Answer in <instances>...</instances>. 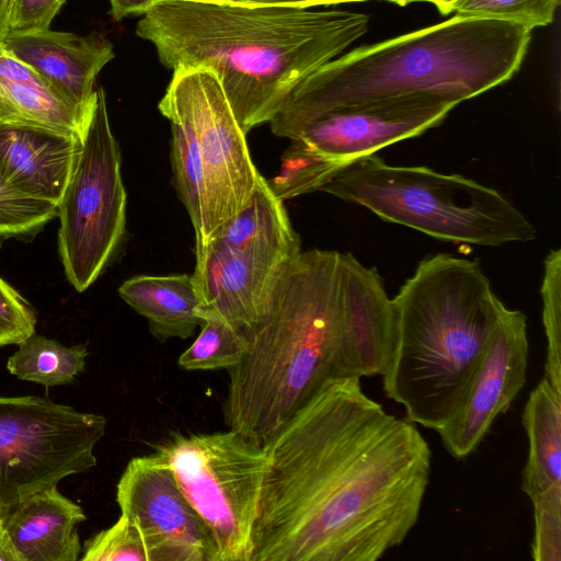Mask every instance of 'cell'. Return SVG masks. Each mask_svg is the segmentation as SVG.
I'll return each instance as SVG.
<instances>
[{
    "label": "cell",
    "mask_w": 561,
    "mask_h": 561,
    "mask_svg": "<svg viewBox=\"0 0 561 561\" xmlns=\"http://www.w3.org/2000/svg\"><path fill=\"white\" fill-rule=\"evenodd\" d=\"M1 42L84 116L91 115L98 95L96 77L115 57L106 37L47 28L10 34Z\"/></svg>",
    "instance_id": "cell-15"
},
{
    "label": "cell",
    "mask_w": 561,
    "mask_h": 561,
    "mask_svg": "<svg viewBox=\"0 0 561 561\" xmlns=\"http://www.w3.org/2000/svg\"><path fill=\"white\" fill-rule=\"evenodd\" d=\"M81 148L58 205V252L70 285L82 293L107 267L126 228L127 194L105 91L98 88Z\"/></svg>",
    "instance_id": "cell-8"
},
{
    "label": "cell",
    "mask_w": 561,
    "mask_h": 561,
    "mask_svg": "<svg viewBox=\"0 0 561 561\" xmlns=\"http://www.w3.org/2000/svg\"><path fill=\"white\" fill-rule=\"evenodd\" d=\"M0 561H14L12 554L5 547L1 537H0Z\"/></svg>",
    "instance_id": "cell-37"
},
{
    "label": "cell",
    "mask_w": 561,
    "mask_h": 561,
    "mask_svg": "<svg viewBox=\"0 0 561 561\" xmlns=\"http://www.w3.org/2000/svg\"><path fill=\"white\" fill-rule=\"evenodd\" d=\"M391 301L396 334L383 391L408 421L437 432L506 307L478 261L446 253L422 260Z\"/></svg>",
    "instance_id": "cell-5"
},
{
    "label": "cell",
    "mask_w": 561,
    "mask_h": 561,
    "mask_svg": "<svg viewBox=\"0 0 561 561\" xmlns=\"http://www.w3.org/2000/svg\"><path fill=\"white\" fill-rule=\"evenodd\" d=\"M35 325L33 307L0 276V346L21 343L35 332Z\"/></svg>",
    "instance_id": "cell-31"
},
{
    "label": "cell",
    "mask_w": 561,
    "mask_h": 561,
    "mask_svg": "<svg viewBox=\"0 0 561 561\" xmlns=\"http://www.w3.org/2000/svg\"><path fill=\"white\" fill-rule=\"evenodd\" d=\"M195 253L192 276L199 308L217 312L247 334L261 318L277 277L289 261L233 250L216 239L195 247Z\"/></svg>",
    "instance_id": "cell-14"
},
{
    "label": "cell",
    "mask_w": 561,
    "mask_h": 561,
    "mask_svg": "<svg viewBox=\"0 0 561 561\" xmlns=\"http://www.w3.org/2000/svg\"><path fill=\"white\" fill-rule=\"evenodd\" d=\"M348 163L320 152L301 139H293L282 156L278 174L266 183L271 192L284 202L320 191Z\"/></svg>",
    "instance_id": "cell-24"
},
{
    "label": "cell",
    "mask_w": 561,
    "mask_h": 561,
    "mask_svg": "<svg viewBox=\"0 0 561 561\" xmlns=\"http://www.w3.org/2000/svg\"><path fill=\"white\" fill-rule=\"evenodd\" d=\"M534 506L535 561L561 560V488L552 489L531 501Z\"/></svg>",
    "instance_id": "cell-30"
},
{
    "label": "cell",
    "mask_w": 561,
    "mask_h": 561,
    "mask_svg": "<svg viewBox=\"0 0 561 561\" xmlns=\"http://www.w3.org/2000/svg\"><path fill=\"white\" fill-rule=\"evenodd\" d=\"M369 21L345 10L164 0L139 20L136 34L169 69L211 71L247 135L359 39Z\"/></svg>",
    "instance_id": "cell-2"
},
{
    "label": "cell",
    "mask_w": 561,
    "mask_h": 561,
    "mask_svg": "<svg viewBox=\"0 0 561 561\" xmlns=\"http://www.w3.org/2000/svg\"><path fill=\"white\" fill-rule=\"evenodd\" d=\"M11 0H0V41L5 36V22Z\"/></svg>",
    "instance_id": "cell-35"
},
{
    "label": "cell",
    "mask_w": 561,
    "mask_h": 561,
    "mask_svg": "<svg viewBox=\"0 0 561 561\" xmlns=\"http://www.w3.org/2000/svg\"><path fill=\"white\" fill-rule=\"evenodd\" d=\"M250 561H376L415 526L431 448L360 378H334L263 446Z\"/></svg>",
    "instance_id": "cell-1"
},
{
    "label": "cell",
    "mask_w": 561,
    "mask_h": 561,
    "mask_svg": "<svg viewBox=\"0 0 561 561\" xmlns=\"http://www.w3.org/2000/svg\"><path fill=\"white\" fill-rule=\"evenodd\" d=\"M171 124L172 180L195 231V245L205 230L204 178L199 149L190 124L171 111H160Z\"/></svg>",
    "instance_id": "cell-23"
},
{
    "label": "cell",
    "mask_w": 561,
    "mask_h": 561,
    "mask_svg": "<svg viewBox=\"0 0 561 561\" xmlns=\"http://www.w3.org/2000/svg\"><path fill=\"white\" fill-rule=\"evenodd\" d=\"M163 0H108L110 14L115 21L128 15H145Z\"/></svg>",
    "instance_id": "cell-33"
},
{
    "label": "cell",
    "mask_w": 561,
    "mask_h": 561,
    "mask_svg": "<svg viewBox=\"0 0 561 561\" xmlns=\"http://www.w3.org/2000/svg\"><path fill=\"white\" fill-rule=\"evenodd\" d=\"M83 561H149L147 549L137 525L126 515L111 527L84 542Z\"/></svg>",
    "instance_id": "cell-29"
},
{
    "label": "cell",
    "mask_w": 561,
    "mask_h": 561,
    "mask_svg": "<svg viewBox=\"0 0 561 561\" xmlns=\"http://www.w3.org/2000/svg\"><path fill=\"white\" fill-rule=\"evenodd\" d=\"M85 519L80 505L55 486L0 514V537L14 561H77L78 525Z\"/></svg>",
    "instance_id": "cell-16"
},
{
    "label": "cell",
    "mask_w": 561,
    "mask_h": 561,
    "mask_svg": "<svg viewBox=\"0 0 561 561\" xmlns=\"http://www.w3.org/2000/svg\"><path fill=\"white\" fill-rule=\"evenodd\" d=\"M522 422L529 451L520 488L534 501L561 488V394L546 377L529 393Z\"/></svg>",
    "instance_id": "cell-21"
},
{
    "label": "cell",
    "mask_w": 561,
    "mask_h": 561,
    "mask_svg": "<svg viewBox=\"0 0 561 561\" xmlns=\"http://www.w3.org/2000/svg\"><path fill=\"white\" fill-rule=\"evenodd\" d=\"M350 2H362V0H232L231 3L243 5H278L307 9Z\"/></svg>",
    "instance_id": "cell-34"
},
{
    "label": "cell",
    "mask_w": 561,
    "mask_h": 561,
    "mask_svg": "<svg viewBox=\"0 0 561 561\" xmlns=\"http://www.w3.org/2000/svg\"><path fill=\"white\" fill-rule=\"evenodd\" d=\"M118 295L147 319L150 333L162 343L191 337L202 323L192 275H137L119 286Z\"/></svg>",
    "instance_id": "cell-19"
},
{
    "label": "cell",
    "mask_w": 561,
    "mask_h": 561,
    "mask_svg": "<svg viewBox=\"0 0 561 561\" xmlns=\"http://www.w3.org/2000/svg\"><path fill=\"white\" fill-rule=\"evenodd\" d=\"M376 273L335 250L301 251L284 266L247 332L245 354L228 369V428L264 446L327 381L339 378L350 310Z\"/></svg>",
    "instance_id": "cell-3"
},
{
    "label": "cell",
    "mask_w": 561,
    "mask_h": 561,
    "mask_svg": "<svg viewBox=\"0 0 561 561\" xmlns=\"http://www.w3.org/2000/svg\"><path fill=\"white\" fill-rule=\"evenodd\" d=\"M455 106L435 98H405L339 107L302 122L286 138L351 162L438 126Z\"/></svg>",
    "instance_id": "cell-13"
},
{
    "label": "cell",
    "mask_w": 561,
    "mask_h": 561,
    "mask_svg": "<svg viewBox=\"0 0 561 561\" xmlns=\"http://www.w3.org/2000/svg\"><path fill=\"white\" fill-rule=\"evenodd\" d=\"M547 340L545 377L561 394V250H551L543 263L540 288Z\"/></svg>",
    "instance_id": "cell-26"
},
{
    "label": "cell",
    "mask_w": 561,
    "mask_h": 561,
    "mask_svg": "<svg viewBox=\"0 0 561 561\" xmlns=\"http://www.w3.org/2000/svg\"><path fill=\"white\" fill-rule=\"evenodd\" d=\"M0 513H1V510H0Z\"/></svg>",
    "instance_id": "cell-39"
},
{
    "label": "cell",
    "mask_w": 561,
    "mask_h": 561,
    "mask_svg": "<svg viewBox=\"0 0 561 561\" xmlns=\"http://www.w3.org/2000/svg\"><path fill=\"white\" fill-rule=\"evenodd\" d=\"M121 514L139 528L149 561H213L208 529L156 451L133 458L116 485Z\"/></svg>",
    "instance_id": "cell-11"
},
{
    "label": "cell",
    "mask_w": 561,
    "mask_h": 561,
    "mask_svg": "<svg viewBox=\"0 0 561 561\" xmlns=\"http://www.w3.org/2000/svg\"><path fill=\"white\" fill-rule=\"evenodd\" d=\"M560 0H450L449 13L503 20L530 30L550 24Z\"/></svg>",
    "instance_id": "cell-28"
},
{
    "label": "cell",
    "mask_w": 561,
    "mask_h": 561,
    "mask_svg": "<svg viewBox=\"0 0 561 561\" xmlns=\"http://www.w3.org/2000/svg\"><path fill=\"white\" fill-rule=\"evenodd\" d=\"M202 319L196 340L178 359L185 370L230 369L236 366L248 348L247 334L231 325L217 312L197 309Z\"/></svg>",
    "instance_id": "cell-25"
},
{
    "label": "cell",
    "mask_w": 561,
    "mask_h": 561,
    "mask_svg": "<svg viewBox=\"0 0 561 561\" xmlns=\"http://www.w3.org/2000/svg\"><path fill=\"white\" fill-rule=\"evenodd\" d=\"M531 30L510 21L455 16L327 62L291 93L270 122L287 137L320 113L386 100L435 98L455 105L513 77Z\"/></svg>",
    "instance_id": "cell-4"
},
{
    "label": "cell",
    "mask_w": 561,
    "mask_h": 561,
    "mask_svg": "<svg viewBox=\"0 0 561 561\" xmlns=\"http://www.w3.org/2000/svg\"><path fill=\"white\" fill-rule=\"evenodd\" d=\"M106 419L35 397H0V510L96 466Z\"/></svg>",
    "instance_id": "cell-9"
},
{
    "label": "cell",
    "mask_w": 561,
    "mask_h": 561,
    "mask_svg": "<svg viewBox=\"0 0 561 561\" xmlns=\"http://www.w3.org/2000/svg\"><path fill=\"white\" fill-rule=\"evenodd\" d=\"M528 355L526 316L505 308L454 413L437 431L453 457L473 453L508 410L526 382Z\"/></svg>",
    "instance_id": "cell-12"
},
{
    "label": "cell",
    "mask_w": 561,
    "mask_h": 561,
    "mask_svg": "<svg viewBox=\"0 0 561 561\" xmlns=\"http://www.w3.org/2000/svg\"><path fill=\"white\" fill-rule=\"evenodd\" d=\"M8 362V371L20 380L45 387L70 383L84 370L89 352L84 345L65 346L34 332L18 344Z\"/></svg>",
    "instance_id": "cell-22"
},
{
    "label": "cell",
    "mask_w": 561,
    "mask_h": 561,
    "mask_svg": "<svg viewBox=\"0 0 561 561\" xmlns=\"http://www.w3.org/2000/svg\"><path fill=\"white\" fill-rule=\"evenodd\" d=\"M164 1V0H163ZM196 1H205V2H226L231 3L232 0H196Z\"/></svg>",
    "instance_id": "cell-38"
},
{
    "label": "cell",
    "mask_w": 561,
    "mask_h": 561,
    "mask_svg": "<svg viewBox=\"0 0 561 561\" xmlns=\"http://www.w3.org/2000/svg\"><path fill=\"white\" fill-rule=\"evenodd\" d=\"M154 451L205 523L213 561H250L266 471L263 446L229 428L173 434Z\"/></svg>",
    "instance_id": "cell-7"
},
{
    "label": "cell",
    "mask_w": 561,
    "mask_h": 561,
    "mask_svg": "<svg viewBox=\"0 0 561 561\" xmlns=\"http://www.w3.org/2000/svg\"><path fill=\"white\" fill-rule=\"evenodd\" d=\"M226 247L268 256L282 262L296 257L302 250L283 201L259 176L244 206L211 236ZM208 240V241H209Z\"/></svg>",
    "instance_id": "cell-20"
},
{
    "label": "cell",
    "mask_w": 561,
    "mask_h": 561,
    "mask_svg": "<svg viewBox=\"0 0 561 561\" xmlns=\"http://www.w3.org/2000/svg\"><path fill=\"white\" fill-rule=\"evenodd\" d=\"M80 148V136L1 127L0 174L23 194L58 206Z\"/></svg>",
    "instance_id": "cell-17"
},
{
    "label": "cell",
    "mask_w": 561,
    "mask_h": 561,
    "mask_svg": "<svg viewBox=\"0 0 561 561\" xmlns=\"http://www.w3.org/2000/svg\"><path fill=\"white\" fill-rule=\"evenodd\" d=\"M363 1H368V0H362V2ZM385 1L396 3L400 7H405L413 2H428V3H432L439 12H442V9H443L442 0H385Z\"/></svg>",
    "instance_id": "cell-36"
},
{
    "label": "cell",
    "mask_w": 561,
    "mask_h": 561,
    "mask_svg": "<svg viewBox=\"0 0 561 561\" xmlns=\"http://www.w3.org/2000/svg\"><path fill=\"white\" fill-rule=\"evenodd\" d=\"M158 107L183 117L199 149L205 230L203 243L198 245H203L244 206L261 174L253 164L245 134L211 71L205 68L173 70Z\"/></svg>",
    "instance_id": "cell-10"
},
{
    "label": "cell",
    "mask_w": 561,
    "mask_h": 561,
    "mask_svg": "<svg viewBox=\"0 0 561 561\" xmlns=\"http://www.w3.org/2000/svg\"><path fill=\"white\" fill-rule=\"evenodd\" d=\"M89 117L0 41V128L80 136Z\"/></svg>",
    "instance_id": "cell-18"
},
{
    "label": "cell",
    "mask_w": 561,
    "mask_h": 561,
    "mask_svg": "<svg viewBox=\"0 0 561 561\" xmlns=\"http://www.w3.org/2000/svg\"><path fill=\"white\" fill-rule=\"evenodd\" d=\"M66 1L11 0L5 22V36L49 28L50 23Z\"/></svg>",
    "instance_id": "cell-32"
},
{
    "label": "cell",
    "mask_w": 561,
    "mask_h": 561,
    "mask_svg": "<svg viewBox=\"0 0 561 561\" xmlns=\"http://www.w3.org/2000/svg\"><path fill=\"white\" fill-rule=\"evenodd\" d=\"M57 214L56 204L23 194L0 174V241L33 237Z\"/></svg>",
    "instance_id": "cell-27"
},
{
    "label": "cell",
    "mask_w": 561,
    "mask_h": 561,
    "mask_svg": "<svg viewBox=\"0 0 561 561\" xmlns=\"http://www.w3.org/2000/svg\"><path fill=\"white\" fill-rule=\"evenodd\" d=\"M320 191L447 242L499 247L537 237L496 190L425 167L390 165L376 154L354 159Z\"/></svg>",
    "instance_id": "cell-6"
}]
</instances>
